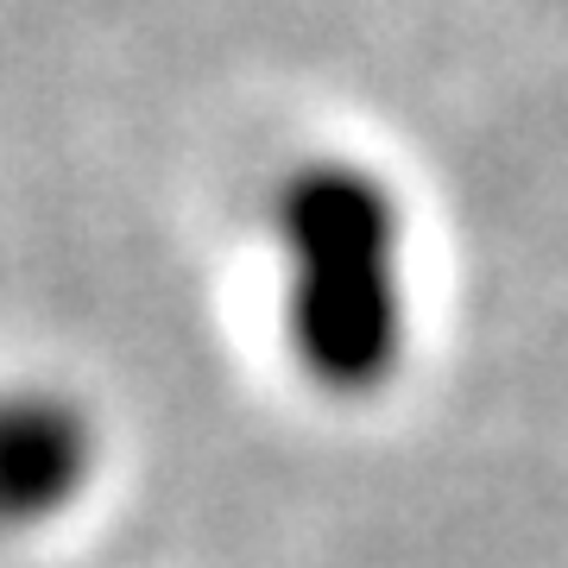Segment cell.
<instances>
[{
	"instance_id": "6da1fadb",
	"label": "cell",
	"mask_w": 568,
	"mask_h": 568,
	"mask_svg": "<svg viewBox=\"0 0 568 568\" xmlns=\"http://www.w3.org/2000/svg\"><path fill=\"white\" fill-rule=\"evenodd\" d=\"M297 246V342L328 379H373L398 347V222L373 183L328 171L284 196Z\"/></svg>"
},
{
	"instance_id": "7a4b0ae2",
	"label": "cell",
	"mask_w": 568,
	"mask_h": 568,
	"mask_svg": "<svg viewBox=\"0 0 568 568\" xmlns=\"http://www.w3.org/2000/svg\"><path fill=\"white\" fill-rule=\"evenodd\" d=\"M82 429L58 405H0V518H44L82 480Z\"/></svg>"
}]
</instances>
